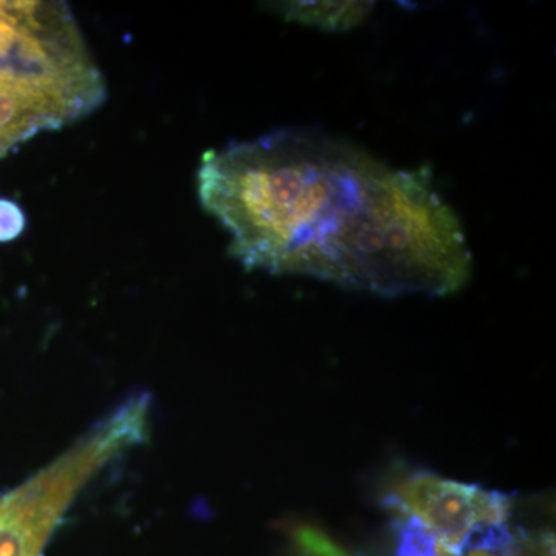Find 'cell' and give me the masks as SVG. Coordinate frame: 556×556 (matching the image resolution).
Returning <instances> with one entry per match:
<instances>
[{
	"label": "cell",
	"mask_w": 556,
	"mask_h": 556,
	"mask_svg": "<svg viewBox=\"0 0 556 556\" xmlns=\"http://www.w3.org/2000/svg\"><path fill=\"white\" fill-rule=\"evenodd\" d=\"M197 186L248 270L380 298H442L470 280L466 230L431 170L394 169L327 131L274 130L207 150Z\"/></svg>",
	"instance_id": "6da1fadb"
},
{
	"label": "cell",
	"mask_w": 556,
	"mask_h": 556,
	"mask_svg": "<svg viewBox=\"0 0 556 556\" xmlns=\"http://www.w3.org/2000/svg\"><path fill=\"white\" fill-rule=\"evenodd\" d=\"M104 78L64 2H31L21 46L0 62V159L105 101Z\"/></svg>",
	"instance_id": "7a4b0ae2"
},
{
	"label": "cell",
	"mask_w": 556,
	"mask_h": 556,
	"mask_svg": "<svg viewBox=\"0 0 556 556\" xmlns=\"http://www.w3.org/2000/svg\"><path fill=\"white\" fill-rule=\"evenodd\" d=\"M380 504L396 518H413L447 546L463 551L479 527L507 525L514 495L444 478L427 468L388 475Z\"/></svg>",
	"instance_id": "3957f363"
},
{
	"label": "cell",
	"mask_w": 556,
	"mask_h": 556,
	"mask_svg": "<svg viewBox=\"0 0 556 556\" xmlns=\"http://www.w3.org/2000/svg\"><path fill=\"white\" fill-rule=\"evenodd\" d=\"M460 556H555V536L507 525L479 527L468 535Z\"/></svg>",
	"instance_id": "277c9868"
},
{
	"label": "cell",
	"mask_w": 556,
	"mask_h": 556,
	"mask_svg": "<svg viewBox=\"0 0 556 556\" xmlns=\"http://www.w3.org/2000/svg\"><path fill=\"white\" fill-rule=\"evenodd\" d=\"M285 20L328 33L353 30L375 9L372 2H278L269 7Z\"/></svg>",
	"instance_id": "5b68a950"
},
{
	"label": "cell",
	"mask_w": 556,
	"mask_h": 556,
	"mask_svg": "<svg viewBox=\"0 0 556 556\" xmlns=\"http://www.w3.org/2000/svg\"><path fill=\"white\" fill-rule=\"evenodd\" d=\"M291 556H353L324 527L306 519L281 522Z\"/></svg>",
	"instance_id": "8992f818"
},
{
	"label": "cell",
	"mask_w": 556,
	"mask_h": 556,
	"mask_svg": "<svg viewBox=\"0 0 556 556\" xmlns=\"http://www.w3.org/2000/svg\"><path fill=\"white\" fill-rule=\"evenodd\" d=\"M396 556H434L438 538L413 518H396Z\"/></svg>",
	"instance_id": "52a82bcc"
},
{
	"label": "cell",
	"mask_w": 556,
	"mask_h": 556,
	"mask_svg": "<svg viewBox=\"0 0 556 556\" xmlns=\"http://www.w3.org/2000/svg\"><path fill=\"white\" fill-rule=\"evenodd\" d=\"M27 225L24 211L10 200H0V241H11L21 236Z\"/></svg>",
	"instance_id": "ba28073f"
}]
</instances>
